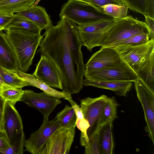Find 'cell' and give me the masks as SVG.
I'll use <instances>...</instances> for the list:
<instances>
[{
  "instance_id": "20",
  "label": "cell",
  "mask_w": 154,
  "mask_h": 154,
  "mask_svg": "<svg viewBox=\"0 0 154 154\" xmlns=\"http://www.w3.org/2000/svg\"><path fill=\"white\" fill-rule=\"evenodd\" d=\"M5 30L17 31L41 35L42 30L32 21L14 14L13 18L5 26Z\"/></svg>"
},
{
  "instance_id": "33",
  "label": "cell",
  "mask_w": 154,
  "mask_h": 154,
  "mask_svg": "<svg viewBox=\"0 0 154 154\" xmlns=\"http://www.w3.org/2000/svg\"><path fill=\"white\" fill-rule=\"evenodd\" d=\"M10 146L6 134L3 130L0 129V153H2Z\"/></svg>"
},
{
  "instance_id": "39",
  "label": "cell",
  "mask_w": 154,
  "mask_h": 154,
  "mask_svg": "<svg viewBox=\"0 0 154 154\" xmlns=\"http://www.w3.org/2000/svg\"><path fill=\"white\" fill-rule=\"evenodd\" d=\"M11 87L6 85L3 81L1 76L0 75V92L2 90Z\"/></svg>"
},
{
  "instance_id": "18",
  "label": "cell",
  "mask_w": 154,
  "mask_h": 154,
  "mask_svg": "<svg viewBox=\"0 0 154 154\" xmlns=\"http://www.w3.org/2000/svg\"><path fill=\"white\" fill-rule=\"evenodd\" d=\"M112 121L101 126L97 131L100 154H112L115 149Z\"/></svg>"
},
{
  "instance_id": "8",
  "label": "cell",
  "mask_w": 154,
  "mask_h": 154,
  "mask_svg": "<svg viewBox=\"0 0 154 154\" xmlns=\"http://www.w3.org/2000/svg\"><path fill=\"white\" fill-rule=\"evenodd\" d=\"M108 97L103 94L95 98L87 97L80 100V107L90 125L87 131L89 139L97 132L102 112Z\"/></svg>"
},
{
  "instance_id": "23",
  "label": "cell",
  "mask_w": 154,
  "mask_h": 154,
  "mask_svg": "<svg viewBox=\"0 0 154 154\" xmlns=\"http://www.w3.org/2000/svg\"><path fill=\"white\" fill-rule=\"evenodd\" d=\"M35 0H5L0 2V12L13 15L32 6Z\"/></svg>"
},
{
  "instance_id": "29",
  "label": "cell",
  "mask_w": 154,
  "mask_h": 154,
  "mask_svg": "<svg viewBox=\"0 0 154 154\" xmlns=\"http://www.w3.org/2000/svg\"><path fill=\"white\" fill-rule=\"evenodd\" d=\"M150 39L149 35L148 34L142 33L137 34L121 42L114 46L119 45L131 46L140 45L146 43Z\"/></svg>"
},
{
  "instance_id": "2",
  "label": "cell",
  "mask_w": 154,
  "mask_h": 154,
  "mask_svg": "<svg viewBox=\"0 0 154 154\" xmlns=\"http://www.w3.org/2000/svg\"><path fill=\"white\" fill-rule=\"evenodd\" d=\"M111 48L138 79L154 92V39H150L146 43L137 46L119 45Z\"/></svg>"
},
{
  "instance_id": "22",
  "label": "cell",
  "mask_w": 154,
  "mask_h": 154,
  "mask_svg": "<svg viewBox=\"0 0 154 154\" xmlns=\"http://www.w3.org/2000/svg\"><path fill=\"white\" fill-rule=\"evenodd\" d=\"M66 100L70 103L75 113L76 116V126L81 132L80 144L82 146H84L89 140L87 135L88 130L90 127L89 122L85 118L80 107L73 100L72 97Z\"/></svg>"
},
{
  "instance_id": "32",
  "label": "cell",
  "mask_w": 154,
  "mask_h": 154,
  "mask_svg": "<svg viewBox=\"0 0 154 154\" xmlns=\"http://www.w3.org/2000/svg\"><path fill=\"white\" fill-rule=\"evenodd\" d=\"M25 138L21 139L15 144L11 146L4 151L2 154H22L24 150L23 147L25 141Z\"/></svg>"
},
{
  "instance_id": "36",
  "label": "cell",
  "mask_w": 154,
  "mask_h": 154,
  "mask_svg": "<svg viewBox=\"0 0 154 154\" xmlns=\"http://www.w3.org/2000/svg\"><path fill=\"white\" fill-rule=\"evenodd\" d=\"M14 14L10 15L0 12V31L5 30V26L13 18Z\"/></svg>"
},
{
  "instance_id": "27",
  "label": "cell",
  "mask_w": 154,
  "mask_h": 154,
  "mask_svg": "<svg viewBox=\"0 0 154 154\" xmlns=\"http://www.w3.org/2000/svg\"><path fill=\"white\" fill-rule=\"evenodd\" d=\"M17 71L10 70L0 66V75L6 85L11 87L22 88L28 86L26 82L18 74Z\"/></svg>"
},
{
  "instance_id": "26",
  "label": "cell",
  "mask_w": 154,
  "mask_h": 154,
  "mask_svg": "<svg viewBox=\"0 0 154 154\" xmlns=\"http://www.w3.org/2000/svg\"><path fill=\"white\" fill-rule=\"evenodd\" d=\"M55 119L59 122L61 128L75 127L76 116L72 106L66 105L56 115Z\"/></svg>"
},
{
  "instance_id": "14",
  "label": "cell",
  "mask_w": 154,
  "mask_h": 154,
  "mask_svg": "<svg viewBox=\"0 0 154 154\" xmlns=\"http://www.w3.org/2000/svg\"><path fill=\"white\" fill-rule=\"evenodd\" d=\"M32 74L49 86L62 89V80L59 72L55 64L46 55L41 54Z\"/></svg>"
},
{
  "instance_id": "11",
  "label": "cell",
  "mask_w": 154,
  "mask_h": 154,
  "mask_svg": "<svg viewBox=\"0 0 154 154\" xmlns=\"http://www.w3.org/2000/svg\"><path fill=\"white\" fill-rule=\"evenodd\" d=\"M61 128L58 121L44 118L39 128L25 140V150L32 154H39L52 134Z\"/></svg>"
},
{
  "instance_id": "40",
  "label": "cell",
  "mask_w": 154,
  "mask_h": 154,
  "mask_svg": "<svg viewBox=\"0 0 154 154\" xmlns=\"http://www.w3.org/2000/svg\"><path fill=\"white\" fill-rule=\"evenodd\" d=\"M91 4L89 0H75Z\"/></svg>"
},
{
  "instance_id": "34",
  "label": "cell",
  "mask_w": 154,
  "mask_h": 154,
  "mask_svg": "<svg viewBox=\"0 0 154 154\" xmlns=\"http://www.w3.org/2000/svg\"><path fill=\"white\" fill-rule=\"evenodd\" d=\"M91 3L95 6H101L104 5L112 4L119 5L124 4L122 0H89Z\"/></svg>"
},
{
  "instance_id": "4",
  "label": "cell",
  "mask_w": 154,
  "mask_h": 154,
  "mask_svg": "<svg viewBox=\"0 0 154 154\" xmlns=\"http://www.w3.org/2000/svg\"><path fill=\"white\" fill-rule=\"evenodd\" d=\"M5 34L15 53L19 70L26 72L32 64L43 35L15 31H6Z\"/></svg>"
},
{
  "instance_id": "41",
  "label": "cell",
  "mask_w": 154,
  "mask_h": 154,
  "mask_svg": "<svg viewBox=\"0 0 154 154\" xmlns=\"http://www.w3.org/2000/svg\"><path fill=\"white\" fill-rule=\"evenodd\" d=\"M41 0H36L35 1V2L32 5H33V6L37 5L38 4L39 2Z\"/></svg>"
},
{
  "instance_id": "5",
  "label": "cell",
  "mask_w": 154,
  "mask_h": 154,
  "mask_svg": "<svg viewBox=\"0 0 154 154\" xmlns=\"http://www.w3.org/2000/svg\"><path fill=\"white\" fill-rule=\"evenodd\" d=\"M94 5L75 0H68L63 6L60 19L71 21L77 25L112 18L97 12Z\"/></svg>"
},
{
  "instance_id": "16",
  "label": "cell",
  "mask_w": 154,
  "mask_h": 154,
  "mask_svg": "<svg viewBox=\"0 0 154 154\" xmlns=\"http://www.w3.org/2000/svg\"><path fill=\"white\" fill-rule=\"evenodd\" d=\"M15 14L32 21L42 30L46 29L52 25V22L45 8L41 6L32 5Z\"/></svg>"
},
{
  "instance_id": "15",
  "label": "cell",
  "mask_w": 154,
  "mask_h": 154,
  "mask_svg": "<svg viewBox=\"0 0 154 154\" xmlns=\"http://www.w3.org/2000/svg\"><path fill=\"white\" fill-rule=\"evenodd\" d=\"M0 66L7 69L17 71L19 65L14 52L5 34L0 31Z\"/></svg>"
},
{
  "instance_id": "13",
  "label": "cell",
  "mask_w": 154,
  "mask_h": 154,
  "mask_svg": "<svg viewBox=\"0 0 154 154\" xmlns=\"http://www.w3.org/2000/svg\"><path fill=\"white\" fill-rule=\"evenodd\" d=\"M125 63L111 47H101L93 54L85 65V71H91Z\"/></svg>"
},
{
  "instance_id": "1",
  "label": "cell",
  "mask_w": 154,
  "mask_h": 154,
  "mask_svg": "<svg viewBox=\"0 0 154 154\" xmlns=\"http://www.w3.org/2000/svg\"><path fill=\"white\" fill-rule=\"evenodd\" d=\"M38 52L47 56L55 64L60 75L62 91L76 94L83 88L85 71L82 44L78 25L61 19L56 26L46 29Z\"/></svg>"
},
{
  "instance_id": "12",
  "label": "cell",
  "mask_w": 154,
  "mask_h": 154,
  "mask_svg": "<svg viewBox=\"0 0 154 154\" xmlns=\"http://www.w3.org/2000/svg\"><path fill=\"white\" fill-rule=\"evenodd\" d=\"M20 101L37 109L44 118H48L55 107L62 103L60 98L50 96L43 91L37 93L29 90L24 91Z\"/></svg>"
},
{
  "instance_id": "19",
  "label": "cell",
  "mask_w": 154,
  "mask_h": 154,
  "mask_svg": "<svg viewBox=\"0 0 154 154\" xmlns=\"http://www.w3.org/2000/svg\"><path fill=\"white\" fill-rule=\"evenodd\" d=\"M17 72L27 83L28 85L33 86L42 90L46 94L51 96L67 100L71 97V94L62 91H60L49 86L35 76L31 74L22 72L18 70Z\"/></svg>"
},
{
  "instance_id": "37",
  "label": "cell",
  "mask_w": 154,
  "mask_h": 154,
  "mask_svg": "<svg viewBox=\"0 0 154 154\" xmlns=\"http://www.w3.org/2000/svg\"><path fill=\"white\" fill-rule=\"evenodd\" d=\"M146 15L154 18V0H147Z\"/></svg>"
},
{
  "instance_id": "28",
  "label": "cell",
  "mask_w": 154,
  "mask_h": 154,
  "mask_svg": "<svg viewBox=\"0 0 154 154\" xmlns=\"http://www.w3.org/2000/svg\"><path fill=\"white\" fill-rule=\"evenodd\" d=\"M22 87H10L0 92V94L4 99L14 105L20 101L24 92Z\"/></svg>"
},
{
  "instance_id": "9",
  "label": "cell",
  "mask_w": 154,
  "mask_h": 154,
  "mask_svg": "<svg viewBox=\"0 0 154 154\" xmlns=\"http://www.w3.org/2000/svg\"><path fill=\"white\" fill-rule=\"evenodd\" d=\"M138 99L143 107L146 122L145 131L154 144V92L139 79L134 82Z\"/></svg>"
},
{
  "instance_id": "10",
  "label": "cell",
  "mask_w": 154,
  "mask_h": 154,
  "mask_svg": "<svg viewBox=\"0 0 154 154\" xmlns=\"http://www.w3.org/2000/svg\"><path fill=\"white\" fill-rule=\"evenodd\" d=\"M75 127L61 128L50 137L39 154H69L74 141Z\"/></svg>"
},
{
  "instance_id": "25",
  "label": "cell",
  "mask_w": 154,
  "mask_h": 154,
  "mask_svg": "<svg viewBox=\"0 0 154 154\" xmlns=\"http://www.w3.org/2000/svg\"><path fill=\"white\" fill-rule=\"evenodd\" d=\"M118 106V103L114 97H108L102 112L99 128L107 122L110 121H113L117 118Z\"/></svg>"
},
{
  "instance_id": "3",
  "label": "cell",
  "mask_w": 154,
  "mask_h": 154,
  "mask_svg": "<svg viewBox=\"0 0 154 154\" xmlns=\"http://www.w3.org/2000/svg\"><path fill=\"white\" fill-rule=\"evenodd\" d=\"M142 33L149 35L144 22L129 15L116 19L114 23L104 32L80 39L82 45L91 51L94 47H112L132 36Z\"/></svg>"
},
{
  "instance_id": "42",
  "label": "cell",
  "mask_w": 154,
  "mask_h": 154,
  "mask_svg": "<svg viewBox=\"0 0 154 154\" xmlns=\"http://www.w3.org/2000/svg\"><path fill=\"white\" fill-rule=\"evenodd\" d=\"M5 0H0V2H2V1H4Z\"/></svg>"
},
{
  "instance_id": "30",
  "label": "cell",
  "mask_w": 154,
  "mask_h": 154,
  "mask_svg": "<svg viewBox=\"0 0 154 154\" xmlns=\"http://www.w3.org/2000/svg\"><path fill=\"white\" fill-rule=\"evenodd\" d=\"M122 2L131 10L144 16L146 15L147 0H122Z\"/></svg>"
},
{
  "instance_id": "7",
  "label": "cell",
  "mask_w": 154,
  "mask_h": 154,
  "mask_svg": "<svg viewBox=\"0 0 154 154\" xmlns=\"http://www.w3.org/2000/svg\"><path fill=\"white\" fill-rule=\"evenodd\" d=\"M0 129L6 134L11 146L18 140L25 138L21 118L14 105L6 101Z\"/></svg>"
},
{
  "instance_id": "21",
  "label": "cell",
  "mask_w": 154,
  "mask_h": 154,
  "mask_svg": "<svg viewBox=\"0 0 154 154\" xmlns=\"http://www.w3.org/2000/svg\"><path fill=\"white\" fill-rule=\"evenodd\" d=\"M116 20L104 19L77 25L80 38L104 32L114 23Z\"/></svg>"
},
{
  "instance_id": "38",
  "label": "cell",
  "mask_w": 154,
  "mask_h": 154,
  "mask_svg": "<svg viewBox=\"0 0 154 154\" xmlns=\"http://www.w3.org/2000/svg\"><path fill=\"white\" fill-rule=\"evenodd\" d=\"M5 101L0 94V128L3 118Z\"/></svg>"
},
{
  "instance_id": "6",
  "label": "cell",
  "mask_w": 154,
  "mask_h": 154,
  "mask_svg": "<svg viewBox=\"0 0 154 154\" xmlns=\"http://www.w3.org/2000/svg\"><path fill=\"white\" fill-rule=\"evenodd\" d=\"M85 79L96 81H132L138 79L136 74L125 63L91 71H85Z\"/></svg>"
},
{
  "instance_id": "17",
  "label": "cell",
  "mask_w": 154,
  "mask_h": 154,
  "mask_svg": "<svg viewBox=\"0 0 154 154\" xmlns=\"http://www.w3.org/2000/svg\"><path fill=\"white\" fill-rule=\"evenodd\" d=\"M133 82L122 81H96L85 79L83 80V85L109 90L114 91L117 95L126 97L127 93L131 89Z\"/></svg>"
},
{
  "instance_id": "35",
  "label": "cell",
  "mask_w": 154,
  "mask_h": 154,
  "mask_svg": "<svg viewBox=\"0 0 154 154\" xmlns=\"http://www.w3.org/2000/svg\"><path fill=\"white\" fill-rule=\"evenodd\" d=\"M144 22L149 32L150 39H154V18L146 15L144 16Z\"/></svg>"
},
{
  "instance_id": "24",
  "label": "cell",
  "mask_w": 154,
  "mask_h": 154,
  "mask_svg": "<svg viewBox=\"0 0 154 154\" xmlns=\"http://www.w3.org/2000/svg\"><path fill=\"white\" fill-rule=\"evenodd\" d=\"M94 8L97 12L115 19L122 18L127 16L128 9V5L125 4H112L101 6H95Z\"/></svg>"
},
{
  "instance_id": "31",
  "label": "cell",
  "mask_w": 154,
  "mask_h": 154,
  "mask_svg": "<svg viewBox=\"0 0 154 154\" xmlns=\"http://www.w3.org/2000/svg\"><path fill=\"white\" fill-rule=\"evenodd\" d=\"M84 147L85 154H100L97 132L89 139L88 142Z\"/></svg>"
}]
</instances>
